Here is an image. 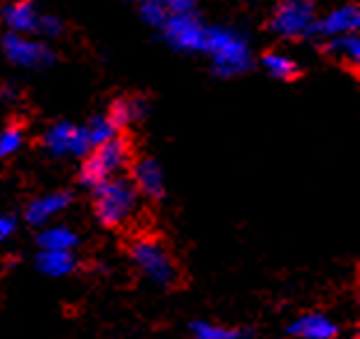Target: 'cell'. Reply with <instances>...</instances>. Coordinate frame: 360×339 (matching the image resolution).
<instances>
[{"instance_id":"1","label":"cell","mask_w":360,"mask_h":339,"mask_svg":"<svg viewBox=\"0 0 360 339\" xmlns=\"http://www.w3.org/2000/svg\"><path fill=\"white\" fill-rule=\"evenodd\" d=\"M140 210V191L126 177H112L94 186V212L105 228H119Z\"/></svg>"},{"instance_id":"2","label":"cell","mask_w":360,"mask_h":339,"mask_svg":"<svg viewBox=\"0 0 360 339\" xmlns=\"http://www.w3.org/2000/svg\"><path fill=\"white\" fill-rule=\"evenodd\" d=\"M202 53L212 60L214 72L235 77L251 68V47L247 37L226 26H207Z\"/></svg>"},{"instance_id":"3","label":"cell","mask_w":360,"mask_h":339,"mask_svg":"<svg viewBox=\"0 0 360 339\" xmlns=\"http://www.w3.org/2000/svg\"><path fill=\"white\" fill-rule=\"evenodd\" d=\"M130 163V142L124 135H114L112 140H107L98 146L84 153V163L79 170V181L84 186L94 188L101 181L119 177Z\"/></svg>"},{"instance_id":"4","label":"cell","mask_w":360,"mask_h":339,"mask_svg":"<svg viewBox=\"0 0 360 339\" xmlns=\"http://www.w3.org/2000/svg\"><path fill=\"white\" fill-rule=\"evenodd\" d=\"M130 258L135 267L160 288H170L177 281V265L165 249V244L156 237H140L130 246Z\"/></svg>"},{"instance_id":"5","label":"cell","mask_w":360,"mask_h":339,"mask_svg":"<svg viewBox=\"0 0 360 339\" xmlns=\"http://www.w3.org/2000/svg\"><path fill=\"white\" fill-rule=\"evenodd\" d=\"M316 17L311 0H281L270 19V28L283 40H304L314 37Z\"/></svg>"},{"instance_id":"6","label":"cell","mask_w":360,"mask_h":339,"mask_svg":"<svg viewBox=\"0 0 360 339\" xmlns=\"http://www.w3.org/2000/svg\"><path fill=\"white\" fill-rule=\"evenodd\" d=\"M158 28H160V33H163L165 42L170 44L172 49L186 51V53H202L207 24H202V19L198 17L195 10L172 14V17H167Z\"/></svg>"},{"instance_id":"7","label":"cell","mask_w":360,"mask_h":339,"mask_svg":"<svg viewBox=\"0 0 360 339\" xmlns=\"http://www.w3.org/2000/svg\"><path fill=\"white\" fill-rule=\"evenodd\" d=\"M3 51L7 60L21 68H47L53 60V53L47 44L19 33H7L3 37Z\"/></svg>"},{"instance_id":"8","label":"cell","mask_w":360,"mask_h":339,"mask_svg":"<svg viewBox=\"0 0 360 339\" xmlns=\"http://www.w3.org/2000/svg\"><path fill=\"white\" fill-rule=\"evenodd\" d=\"M44 146L47 151L53 153V156H84L91 144H89V137H86V128L77 126V123H70V121H60V123H53V126L47 130L44 135Z\"/></svg>"},{"instance_id":"9","label":"cell","mask_w":360,"mask_h":339,"mask_svg":"<svg viewBox=\"0 0 360 339\" xmlns=\"http://www.w3.org/2000/svg\"><path fill=\"white\" fill-rule=\"evenodd\" d=\"M360 28V10L356 5H340L335 10L326 12L323 17H316L314 24V37H340L349 33H358Z\"/></svg>"},{"instance_id":"10","label":"cell","mask_w":360,"mask_h":339,"mask_svg":"<svg viewBox=\"0 0 360 339\" xmlns=\"http://www.w3.org/2000/svg\"><path fill=\"white\" fill-rule=\"evenodd\" d=\"M135 188L140 191V196L160 200L165 196V174L158 160L154 158H140L133 163V179Z\"/></svg>"},{"instance_id":"11","label":"cell","mask_w":360,"mask_h":339,"mask_svg":"<svg viewBox=\"0 0 360 339\" xmlns=\"http://www.w3.org/2000/svg\"><path fill=\"white\" fill-rule=\"evenodd\" d=\"M72 203V196L68 191H53V193L35 198L26 210V221L30 226H47L51 219H56L58 214H63Z\"/></svg>"},{"instance_id":"12","label":"cell","mask_w":360,"mask_h":339,"mask_svg":"<svg viewBox=\"0 0 360 339\" xmlns=\"http://www.w3.org/2000/svg\"><path fill=\"white\" fill-rule=\"evenodd\" d=\"M288 333L295 339H335L340 328L337 323L323 312H309L302 314L288 326Z\"/></svg>"},{"instance_id":"13","label":"cell","mask_w":360,"mask_h":339,"mask_svg":"<svg viewBox=\"0 0 360 339\" xmlns=\"http://www.w3.org/2000/svg\"><path fill=\"white\" fill-rule=\"evenodd\" d=\"M37 21H40V12L35 10V5L30 0H14V3L3 7V24L10 28V33H35Z\"/></svg>"},{"instance_id":"14","label":"cell","mask_w":360,"mask_h":339,"mask_svg":"<svg viewBox=\"0 0 360 339\" xmlns=\"http://www.w3.org/2000/svg\"><path fill=\"white\" fill-rule=\"evenodd\" d=\"M195 10V0H140V14L149 26L158 28L167 17Z\"/></svg>"},{"instance_id":"15","label":"cell","mask_w":360,"mask_h":339,"mask_svg":"<svg viewBox=\"0 0 360 339\" xmlns=\"http://www.w3.org/2000/svg\"><path fill=\"white\" fill-rule=\"evenodd\" d=\"M35 267L40 269L42 274L53 276H68L77 269V258H75L72 251H47V249H40L35 258Z\"/></svg>"},{"instance_id":"16","label":"cell","mask_w":360,"mask_h":339,"mask_svg":"<svg viewBox=\"0 0 360 339\" xmlns=\"http://www.w3.org/2000/svg\"><path fill=\"white\" fill-rule=\"evenodd\" d=\"M37 244L47 251H75V246L79 244V235L68 226H42Z\"/></svg>"},{"instance_id":"17","label":"cell","mask_w":360,"mask_h":339,"mask_svg":"<svg viewBox=\"0 0 360 339\" xmlns=\"http://www.w3.org/2000/svg\"><path fill=\"white\" fill-rule=\"evenodd\" d=\"M326 49H328L330 56H335L337 60H342V63H347L351 68H358V63H360V40H358V33L330 37Z\"/></svg>"},{"instance_id":"18","label":"cell","mask_w":360,"mask_h":339,"mask_svg":"<svg viewBox=\"0 0 360 339\" xmlns=\"http://www.w3.org/2000/svg\"><path fill=\"white\" fill-rule=\"evenodd\" d=\"M260 63H263L265 72L270 75L272 79H279V82H290L300 75V68H297L295 60L290 56H286V53H281V51L265 53Z\"/></svg>"},{"instance_id":"19","label":"cell","mask_w":360,"mask_h":339,"mask_svg":"<svg viewBox=\"0 0 360 339\" xmlns=\"http://www.w3.org/2000/svg\"><path fill=\"white\" fill-rule=\"evenodd\" d=\"M107 117H110V121L119 130H124L135 119L142 117V105L137 103V100H133V98H119V100H114V103H112L110 112H107Z\"/></svg>"},{"instance_id":"20","label":"cell","mask_w":360,"mask_h":339,"mask_svg":"<svg viewBox=\"0 0 360 339\" xmlns=\"http://www.w3.org/2000/svg\"><path fill=\"white\" fill-rule=\"evenodd\" d=\"M84 128H86V137H89V144L91 146L103 144L107 140H112L114 135L121 133V130L110 121V117H107V114H103V117H94L89 123H84Z\"/></svg>"},{"instance_id":"21","label":"cell","mask_w":360,"mask_h":339,"mask_svg":"<svg viewBox=\"0 0 360 339\" xmlns=\"http://www.w3.org/2000/svg\"><path fill=\"white\" fill-rule=\"evenodd\" d=\"M191 333H193L195 339H242V335L237 333V330L217 326V323H210V321L191 323Z\"/></svg>"},{"instance_id":"22","label":"cell","mask_w":360,"mask_h":339,"mask_svg":"<svg viewBox=\"0 0 360 339\" xmlns=\"http://www.w3.org/2000/svg\"><path fill=\"white\" fill-rule=\"evenodd\" d=\"M24 146V130L19 126H7L0 133V158H10Z\"/></svg>"},{"instance_id":"23","label":"cell","mask_w":360,"mask_h":339,"mask_svg":"<svg viewBox=\"0 0 360 339\" xmlns=\"http://www.w3.org/2000/svg\"><path fill=\"white\" fill-rule=\"evenodd\" d=\"M37 35L47 37V40H53V37H58L63 33V21L51 17V14H40V21H37Z\"/></svg>"},{"instance_id":"24","label":"cell","mask_w":360,"mask_h":339,"mask_svg":"<svg viewBox=\"0 0 360 339\" xmlns=\"http://www.w3.org/2000/svg\"><path fill=\"white\" fill-rule=\"evenodd\" d=\"M14 233H17V219L10 214H0V242L10 240Z\"/></svg>"}]
</instances>
